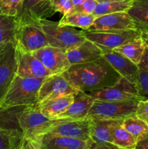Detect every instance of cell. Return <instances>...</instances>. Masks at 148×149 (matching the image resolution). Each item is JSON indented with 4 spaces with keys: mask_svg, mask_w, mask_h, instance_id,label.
<instances>
[{
    "mask_svg": "<svg viewBox=\"0 0 148 149\" xmlns=\"http://www.w3.org/2000/svg\"><path fill=\"white\" fill-rule=\"evenodd\" d=\"M62 74L73 87L86 93L114 86L121 78L103 56L91 62L71 65Z\"/></svg>",
    "mask_w": 148,
    "mask_h": 149,
    "instance_id": "1",
    "label": "cell"
},
{
    "mask_svg": "<svg viewBox=\"0 0 148 149\" xmlns=\"http://www.w3.org/2000/svg\"><path fill=\"white\" fill-rule=\"evenodd\" d=\"M44 79L24 78L16 75L0 108L33 106L39 103V92Z\"/></svg>",
    "mask_w": 148,
    "mask_h": 149,
    "instance_id": "2",
    "label": "cell"
},
{
    "mask_svg": "<svg viewBox=\"0 0 148 149\" xmlns=\"http://www.w3.org/2000/svg\"><path fill=\"white\" fill-rule=\"evenodd\" d=\"M39 26L46 36L49 45L65 51L78 46L86 39L83 30H77L69 26H60L57 22L47 19L40 20Z\"/></svg>",
    "mask_w": 148,
    "mask_h": 149,
    "instance_id": "3",
    "label": "cell"
},
{
    "mask_svg": "<svg viewBox=\"0 0 148 149\" xmlns=\"http://www.w3.org/2000/svg\"><path fill=\"white\" fill-rule=\"evenodd\" d=\"M57 119H52L40 111L39 103L26 106L18 115V124L25 139H39L47 133Z\"/></svg>",
    "mask_w": 148,
    "mask_h": 149,
    "instance_id": "4",
    "label": "cell"
},
{
    "mask_svg": "<svg viewBox=\"0 0 148 149\" xmlns=\"http://www.w3.org/2000/svg\"><path fill=\"white\" fill-rule=\"evenodd\" d=\"M139 101H104L94 100L87 117L123 119L127 116L136 113V108Z\"/></svg>",
    "mask_w": 148,
    "mask_h": 149,
    "instance_id": "5",
    "label": "cell"
},
{
    "mask_svg": "<svg viewBox=\"0 0 148 149\" xmlns=\"http://www.w3.org/2000/svg\"><path fill=\"white\" fill-rule=\"evenodd\" d=\"M83 31L86 39L98 45L103 53L113 50L126 42L142 36V33L138 29L109 32L88 31L84 30Z\"/></svg>",
    "mask_w": 148,
    "mask_h": 149,
    "instance_id": "6",
    "label": "cell"
},
{
    "mask_svg": "<svg viewBox=\"0 0 148 149\" xmlns=\"http://www.w3.org/2000/svg\"><path fill=\"white\" fill-rule=\"evenodd\" d=\"M17 75L24 78L46 79L52 75L33 52L25 50L15 42Z\"/></svg>",
    "mask_w": 148,
    "mask_h": 149,
    "instance_id": "7",
    "label": "cell"
},
{
    "mask_svg": "<svg viewBox=\"0 0 148 149\" xmlns=\"http://www.w3.org/2000/svg\"><path fill=\"white\" fill-rule=\"evenodd\" d=\"M91 119H57L47 133L82 141H90Z\"/></svg>",
    "mask_w": 148,
    "mask_h": 149,
    "instance_id": "8",
    "label": "cell"
},
{
    "mask_svg": "<svg viewBox=\"0 0 148 149\" xmlns=\"http://www.w3.org/2000/svg\"><path fill=\"white\" fill-rule=\"evenodd\" d=\"M55 13L50 0H23L21 10L15 18L18 26L39 24L40 20L47 19Z\"/></svg>",
    "mask_w": 148,
    "mask_h": 149,
    "instance_id": "9",
    "label": "cell"
},
{
    "mask_svg": "<svg viewBox=\"0 0 148 149\" xmlns=\"http://www.w3.org/2000/svg\"><path fill=\"white\" fill-rule=\"evenodd\" d=\"M17 75L15 43L7 45L0 51V103Z\"/></svg>",
    "mask_w": 148,
    "mask_h": 149,
    "instance_id": "10",
    "label": "cell"
},
{
    "mask_svg": "<svg viewBox=\"0 0 148 149\" xmlns=\"http://www.w3.org/2000/svg\"><path fill=\"white\" fill-rule=\"evenodd\" d=\"M78 89L71 84L63 74H52L44 79L39 92V103L63 96L76 95Z\"/></svg>",
    "mask_w": 148,
    "mask_h": 149,
    "instance_id": "11",
    "label": "cell"
},
{
    "mask_svg": "<svg viewBox=\"0 0 148 149\" xmlns=\"http://www.w3.org/2000/svg\"><path fill=\"white\" fill-rule=\"evenodd\" d=\"M136 29L134 23L127 12L110 13L96 17L88 31L109 32Z\"/></svg>",
    "mask_w": 148,
    "mask_h": 149,
    "instance_id": "12",
    "label": "cell"
},
{
    "mask_svg": "<svg viewBox=\"0 0 148 149\" xmlns=\"http://www.w3.org/2000/svg\"><path fill=\"white\" fill-rule=\"evenodd\" d=\"M15 42L29 52H33L49 45L46 36L39 23L18 26Z\"/></svg>",
    "mask_w": 148,
    "mask_h": 149,
    "instance_id": "13",
    "label": "cell"
},
{
    "mask_svg": "<svg viewBox=\"0 0 148 149\" xmlns=\"http://www.w3.org/2000/svg\"><path fill=\"white\" fill-rule=\"evenodd\" d=\"M52 74H62L71 66L66 51L50 45L33 52Z\"/></svg>",
    "mask_w": 148,
    "mask_h": 149,
    "instance_id": "14",
    "label": "cell"
},
{
    "mask_svg": "<svg viewBox=\"0 0 148 149\" xmlns=\"http://www.w3.org/2000/svg\"><path fill=\"white\" fill-rule=\"evenodd\" d=\"M102 56L122 77L136 84L139 70L137 65L113 49L104 52Z\"/></svg>",
    "mask_w": 148,
    "mask_h": 149,
    "instance_id": "15",
    "label": "cell"
},
{
    "mask_svg": "<svg viewBox=\"0 0 148 149\" xmlns=\"http://www.w3.org/2000/svg\"><path fill=\"white\" fill-rule=\"evenodd\" d=\"M101 48L94 42L86 39L78 46L66 51V55L71 65L91 62L102 56Z\"/></svg>",
    "mask_w": 148,
    "mask_h": 149,
    "instance_id": "16",
    "label": "cell"
},
{
    "mask_svg": "<svg viewBox=\"0 0 148 149\" xmlns=\"http://www.w3.org/2000/svg\"><path fill=\"white\" fill-rule=\"evenodd\" d=\"M90 137L94 144L100 146H112V130L116 124L123 119L90 118Z\"/></svg>",
    "mask_w": 148,
    "mask_h": 149,
    "instance_id": "17",
    "label": "cell"
},
{
    "mask_svg": "<svg viewBox=\"0 0 148 149\" xmlns=\"http://www.w3.org/2000/svg\"><path fill=\"white\" fill-rule=\"evenodd\" d=\"M92 141H82L51 133L42 135L39 149H88Z\"/></svg>",
    "mask_w": 148,
    "mask_h": 149,
    "instance_id": "18",
    "label": "cell"
},
{
    "mask_svg": "<svg viewBox=\"0 0 148 149\" xmlns=\"http://www.w3.org/2000/svg\"><path fill=\"white\" fill-rule=\"evenodd\" d=\"M94 99L87 93L79 91L74 96L73 101L58 119H81L87 117Z\"/></svg>",
    "mask_w": 148,
    "mask_h": 149,
    "instance_id": "19",
    "label": "cell"
},
{
    "mask_svg": "<svg viewBox=\"0 0 148 149\" xmlns=\"http://www.w3.org/2000/svg\"><path fill=\"white\" fill-rule=\"evenodd\" d=\"M94 100L104 101H128V100H143L139 95L131 94L124 91L117 84L112 87L99 90H91L87 93Z\"/></svg>",
    "mask_w": 148,
    "mask_h": 149,
    "instance_id": "20",
    "label": "cell"
},
{
    "mask_svg": "<svg viewBox=\"0 0 148 149\" xmlns=\"http://www.w3.org/2000/svg\"><path fill=\"white\" fill-rule=\"evenodd\" d=\"M74 96L71 95L41 102L39 103L40 111L50 119H58L73 101Z\"/></svg>",
    "mask_w": 148,
    "mask_h": 149,
    "instance_id": "21",
    "label": "cell"
},
{
    "mask_svg": "<svg viewBox=\"0 0 148 149\" xmlns=\"http://www.w3.org/2000/svg\"><path fill=\"white\" fill-rule=\"evenodd\" d=\"M127 13L141 33L148 34V0H133Z\"/></svg>",
    "mask_w": 148,
    "mask_h": 149,
    "instance_id": "22",
    "label": "cell"
},
{
    "mask_svg": "<svg viewBox=\"0 0 148 149\" xmlns=\"http://www.w3.org/2000/svg\"><path fill=\"white\" fill-rule=\"evenodd\" d=\"M18 23L15 17L0 13V50L7 45L15 43Z\"/></svg>",
    "mask_w": 148,
    "mask_h": 149,
    "instance_id": "23",
    "label": "cell"
},
{
    "mask_svg": "<svg viewBox=\"0 0 148 149\" xmlns=\"http://www.w3.org/2000/svg\"><path fill=\"white\" fill-rule=\"evenodd\" d=\"M145 49V42L142 36L123 44L113 50L119 52L136 65H139Z\"/></svg>",
    "mask_w": 148,
    "mask_h": 149,
    "instance_id": "24",
    "label": "cell"
},
{
    "mask_svg": "<svg viewBox=\"0 0 148 149\" xmlns=\"http://www.w3.org/2000/svg\"><path fill=\"white\" fill-rule=\"evenodd\" d=\"M95 18L96 17L93 14H86L73 11L65 15H62L58 24L60 26L80 28L82 30H87L91 26Z\"/></svg>",
    "mask_w": 148,
    "mask_h": 149,
    "instance_id": "25",
    "label": "cell"
},
{
    "mask_svg": "<svg viewBox=\"0 0 148 149\" xmlns=\"http://www.w3.org/2000/svg\"><path fill=\"white\" fill-rule=\"evenodd\" d=\"M132 1L133 0H104L98 1L93 15L95 17H98L110 13L127 12Z\"/></svg>",
    "mask_w": 148,
    "mask_h": 149,
    "instance_id": "26",
    "label": "cell"
},
{
    "mask_svg": "<svg viewBox=\"0 0 148 149\" xmlns=\"http://www.w3.org/2000/svg\"><path fill=\"white\" fill-rule=\"evenodd\" d=\"M122 121L113 127L112 130V143L121 148L134 149L136 140L130 132L122 127Z\"/></svg>",
    "mask_w": 148,
    "mask_h": 149,
    "instance_id": "27",
    "label": "cell"
},
{
    "mask_svg": "<svg viewBox=\"0 0 148 149\" xmlns=\"http://www.w3.org/2000/svg\"><path fill=\"white\" fill-rule=\"evenodd\" d=\"M25 107L26 106L12 107L8 109L0 108V130H20L18 124V115Z\"/></svg>",
    "mask_w": 148,
    "mask_h": 149,
    "instance_id": "28",
    "label": "cell"
},
{
    "mask_svg": "<svg viewBox=\"0 0 148 149\" xmlns=\"http://www.w3.org/2000/svg\"><path fill=\"white\" fill-rule=\"evenodd\" d=\"M122 127L130 132L136 141L148 134V125L138 117L136 113L124 118L122 121Z\"/></svg>",
    "mask_w": 148,
    "mask_h": 149,
    "instance_id": "29",
    "label": "cell"
},
{
    "mask_svg": "<svg viewBox=\"0 0 148 149\" xmlns=\"http://www.w3.org/2000/svg\"><path fill=\"white\" fill-rule=\"evenodd\" d=\"M23 141V135L20 130H0V149H17Z\"/></svg>",
    "mask_w": 148,
    "mask_h": 149,
    "instance_id": "30",
    "label": "cell"
},
{
    "mask_svg": "<svg viewBox=\"0 0 148 149\" xmlns=\"http://www.w3.org/2000/svg\"><path fill=\"white\" fill-rule=\"evenodd\" d=\"M23 0H0V13L12 17H17L21 10Z\"/></svg>",
    "mask_w": 148,
    "mask_h": 149,
    "instance_id": "31",
    "label": "cell"
},
{
    "mask_svg": "<svg viewBox=\"0 0 148 149\" xmlns=\"http://www.w3.org/2000/svg\"><path fill=\"white\" fill-rule=\"evenodd\" d=\"M136 86L140 97L143 100H148V72L139 70Z\"/></svg>",
    "mask_w": 148,
    "mask_h": 149,
    "instance_id": "32",
    "label": "cell"
},
{
    "mask_svg": "<svg viewBox=\"0 0 148 149\" xmlns=\"http://www.w3.org/2000/svg\"><path fill=\"white\" fill-rule=\"evenodd\" d=\"M51 5L55 13H59L62 15L73 11V5L71 0H50Z\"/></svg>",
    "mask_w": 148,
    "mask_h": 149,
    "instance_id": "33",
    "label": "cell"
},
{
    "mask_svg": "<svg viewBox=\"0 0 148 149\" xmlns=\"http://www.w3.org/2000/svg\"><path fill=\"white\" fill-rule=\"evenodd\" d=\"M97 4L98 1L97 0H84L81 5L74 7L73 11L86 13V14H93L97 7Z\"/></svg>",
    "mask_w": 148,
    "mask_h": 149,
    "instance_id": "34",
    "label": "cell"
},
{
    "mask_svg": "<svg viewBox=\"0 0 148 149\" xmlns=\"http://www.w3.org/2000/svg\"><path fill=\"white\" fill-rule=\"evenodd\" d=\"M136 115L148 125V100H140L137 105Z\"/></svg>",
    "mask_w": 148,
    "mask_h": 149,
    "instance_id": "35",
    "label": "cell"
},
{
    "mask_svg": "<svg viewBox=\"0 0 148 149\" xmlns=\"http://www.w3.org/2000/svg\"><path fill=\"white\" fill-rule=\"evenodd\" d=\"M142 36L145 42V49L143 57H142L140 63L139 64L138 66H139V69L148 72V34L142 33Z\"/></svg>",
    "mask_w": 148,
    "mask_h": 149,
    "instance_id": "36",
    "label": "cell"
},
{
    "mask_svg": "<svg viewBox=\"0 0 148 149\" xmlns=\"http://www.w3.org/2000/svg\"><path fill=\"white\" fill-rule=\"evenodd\" d=\"M40 139H25L23 138V149H39L40 146Z\"/></svg>",
    "mask_w": 148,
    "mask_h": 149,
    "instance_id": "37",
    "label": "cell"
},
{
    "mask_svg": "<svg viewBox=\"0 0 148 149\" xmlns=\"http://www.w3.org/2000/svg\"><path fill=\"white\" fill-rule=\"evenodd\" d=\"M134 149H148V134L141 137L136 141Z\"/></svg>",
    "mask_w": 148,
    "mask_h": 149,
    "instance_id": "38",
    "label": "cell"
},
{
    "mask_svg": "<svg viewBox=\"0 0 148 149\" xmlns=\"http://www.w3.org/2000/svg\"><path fill=\"white\" fill-rule=\"evenodd\" d=\"M88 149H125V148H119V147L115 146L114 145L112 146H100V145H97V144H94L92 142L91 145L90 146L89 148Z\"/></svg>",
    "mask_w": 148,
    "mask_h": 149,
    "instance_id": "39",
    "label": "cell"
},
{
    "mask_svg": "<svg viewBox=\"0 0 148 149\" xmlns=\"http://www.w3.org/2000/svg\"><path fill=\"white\" fill-rule=\"evenodd\" d=\"M84 1V0H71V1H72L73 3V5L74 7H78V6L81 5Z\"/></svg>",
    "mask_w": 148,
    "mask_h": 149,
    "instance_id": "40",
    "label": "cell"
},
{
    "mask_svg": "<svg viewBox=\"0 0 148 149\" xmlns=\"http://www.w3.org/2000/svg\"><path fill=\"white\" fill-rule=\"evenodd\" d=\"M23 142H22L21 145L20 146V147H19V148H17V149H23Z\"/></svg>",
    "mask_w": 148,
    "mask_h": 149,
    "instance_id": "41",
    "label": "cell"
},
{
    "mask_svg": "<svg viewBox=\"0 0 148 149\" xmlns=\"http://www.w3.org/2000/svg\"><path fill=\"white\" fill-rule=\"evenodd\" d=\"M97 1H104V0H97Z\"/></svg>",
    "mask_w": 148,
    "mask_h": 149,
    "instance_id": "42",
    "label": "cell"
},
{
    "mask_svg": "<svg viewBox=\"0 0 148 149\" xmlns=\"http://www.w3.org/2000/svg\"><path fill=\"white\" fill-rule=\"evenodd\" d=\"M0 51H1V50H0Z\"/></svg>",
    "mask_w": 148,
    "mask_h": 149,
    "instance_id": "43",
    "label": "cell"
}]
</instances>
